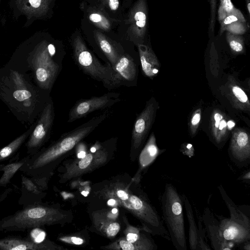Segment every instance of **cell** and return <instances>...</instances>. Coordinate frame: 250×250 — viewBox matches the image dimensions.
I'll use <instances>...</instances> for the list:
<instances>
[{
    "mask_svg": "<svg viewBox=\"0 0 250 250\" xmlns=\"http://www.w3.org/2000/svg\"><path fill=\"white\" fill-rule=\"evenodd\" d=\"M102 192L105 198L114 199L115 205L122 206L134 215L150 234L170 240L162 217L147 195L140 188L133 192L122 184H112L105 188Z\"/></svg>",
    "mask_w": 250,
    "mask_h": 250,
    "instance_id": "1",
    "label": "cell"
},
{
    "mask_svg": "<svg viewBox=\"0 0 250 250\" xmlns=\"http://www.w3.org/2000/svg\"><path fill=\"white\" fill-rule=\"evenodd\" d=\"M162 219L173 246L177 250H187L183 201L176 188L167 183L160 198Z\"/></svg>",
    "mask_w": 250,
    "mask_h": 250,
    "instance_id": "2",
    "label": "cell"
},
{
    "mask_svg": "<svg viewBox=\"0 0 250 250\" xmlns=\"http://www.w3.org/2000/svg\"><path fill=\"white\" fill-rule=\"evenodd\" d=\"M71 44L73 59L79 68L85 74L103 83L109 90L114 89V72L110 63L103 64L86 46L78 31L72 35Z\"/></svg>",
    "mask_w": 250,
    "mask_h": 250,
    "instance_id": "3",
    "label": "cell"
},
{
    "mask_svg": "<svg viewBox=\"0 0 250 250\" xmlns=\"http://www.w3.org/2000/svg\"><path fill=\"white\" fill-rule=\"evenodd\" d=\"M109 114V111L106 110L70 131L63 134L37 159L34 166L35 167L42 166L72 150L83 139L93 132Z\"/></svg>",
    "mask_w": 250,
    "mask_h": 250,
    "instance_id": "4",
    "label": "cell"
},
{
    "mask_svg": "<svg viewBox=\"0 0 250 250\" xmlns=\"http://www.w3.org/2000/svg\"><path fill=\"white\" fill-rule=\"evenodd\" d=\"M64 55L63 48L58 50L55 45L46 41L39 44L35 64L36 78L41 87L45 89L51 88L61 71Z\"/></svg>",
    "mask_w": 250,
    "mask_h": 250,
    "instance_id": "5",
    "label": "cell"
},
{
    "mask_svg": "<svg viewBox=\"0 0 250 250\" xmlns=\"http://www.w3.org/2000/svg\"><path fill=\"white\" fill-rule=\"evenodd\" d=\"M119 24L126 40L136 46L145 43L148 25L146 0H136Z\"/></svg>",
    "mask_w": 250,
    "mask_h": 250,
    "instance_id": "6",
    "label": "cell"
},
{
    "mask_svg": "<svg viewBox=\"0 0 250 250\" xmlns=\"http://www.w3.org/2000/svg\"><path fill=\"white\" fill-rule=\"evenodd\" d=\"M158 104L152 97L136 118L131 134V151L136 155L142 148L153 124Z\"/></svg>",
    "mask_w": 250,
    "mask_h": 250,
    "instance_id": "7",
    "label": "cell"
},
{
    "mask_svg": "<svg viewBox=\"0 0 250 250\" xmlns=\"http://www.w3.org/2000/svg\"><path fill=\"white\" fill-rule=\"evenodd\" d=\"M120 96L119 93L110 92L100 96L81 99L70 109L67 122L72 123L91 112L110 107L121 101Z\"/></svg>",
    "mask_w": 250,
    "mask_h": 250,
    "instance_id": "8",
    "label": "cell"
},
{
    "mask_svg": "<svg viewBox=\"0 0 250 250\" xmlns=\"http://www.w3.org/2000/svg\"><path fill=\"white\" fill-rule=\"evenodd\" d=\"M108 157V152L106 148H97L94 152L88 153L67 167L62 175V180L65 181L91 171L104 165Z\"/></svg>",
    "mask_w": 250,
    "mask_h": 250,
    "instance_id": "9",
    "label": "cell"
},
{
    "mask_svg": "<svg viewBox=\"0 0 250 250\" xmlns=\"http://www.w3.org/2000/svg\"><path fill=\"white\" fill-rule=\"evenodd\" d=\"M229 155L230 160L237 166L244 167L250 163V136L242 128L235 129L232 133Z\"/></svg>",
    "mask_w": 250,
    "mask_h": 250,
    "instance_id": "10",
    "label": "cell"
},
{
    "mask_svg": "<svg viewBox=\"0 0 250 250\" xmlns=\"http://www.w3.org/2000/svg\"><path fill=\"white\" fill-rule=\"evenodd\" d=\"M114 72L113 87L134 86L137 80V69L133 58L125 52L112 67Z\"/></svg>",
    "mask_w": 250,
    "mask_h": 250,
    "instance_id": "11",
    "label": "cell"
},
{
    "mask_svg": "<svg viewBox=\"0 0 250 250\" xmlns=\"http://www.w3.org/2000/svg\"><path fill=\"white\" fill-rule=\"evenodd\" d=\"M216 216L219 220L220 235L225 240L237 245L250 241V227L230 218Z\"/></svg>",
    "mask_w": 250,
    "mask_h": 250,
    "instance_id": "12",
    "label": "cell"
},
{
    "mask_svg": "<svg viewBox=\"0 0 250 250\" xmlns=\"http://www.w3.org/2000/svg\"><path fill=\"white\" fill-rule=\"evenodd\" d=\"M81 8L90 23L103 32H110L121 21L112 18L97 3L88 4L83 1L81 4Z\"/></svg>",
    "mask_w": 250,
    "mask_h": 250,
    "instance_id": "13",
    "label": "cell"
},
{
    "mask_svg": "<svg viewBox=\"0 0 250 250\" xmlns=\"http://www.w3.org/2000/svg\"><path fill=\"white\" fill-rule=\"evenodd\" d=\"M202 217L212 248L215 250H232L235 244L221 236L218 221L208 207L205 208Z\"/></svg>",
    "mask_w": 250,
    "mask_h": 250,
    "instance_id": "14",
    "label": "cell"
},
{
    "mask_svg": "<svg viewBox=\"0 0 250 250\" xmlns=\"http://www.w3.org/2000/svg\"><path fill=\"white\" fill-rule=\"evenodd\" d=\"M93 35L97 46L112 67L125 53L123 47L97 28L93 30Z\"/></svg>",
    "mask_w": 250,
    "mask_h": 250,
    "instance_id": "15",
    "label": "cell"
},
{
    "mask_svg": "<svg viewBox=\"0 0 250 250\" xmlns=\"http://www.w3.org/2000/svg\"><path fill=\"white\" fill-rule=\"evenodd\" d=\"M54 118L53 103L51 101L47 103L42 111L28 142L29 146H36L43 142L51 129Z\"/></svg>",
    "mask_w": 250,
    "mask_h": 250,
    "instance_id": "16",
    "label": "cell"
},
{
    "mask_svg": "<svg viewBox=\"0 0 250 250\" xmlns=\"http://www.w3.org/2000/svg\"><path fill=\"white\" fill-rule=\"evenodd\" d=\"M210 130L214 144L220 148L227 140L229 130L225 115L219 109H214L210 116Z\"/></svg>",
    "mask_w": 250,
    "mask_h": 250,
    "instance_id": "17",
    "label": "cell"
},
{
    "mask_svg": "<svg viewBox=\"0 0 250 250\" xmlns=\"http://www.w3.org/2000/svg\"><path fill=\"white\" fill-rule=\"evenodd\" d=\"M142 71L145 75L152 78L159 72L160 63L152 48L145 43L137 46Z\"/></svg>",
    "mask_w": 250,
    "mask_h": 250,
    "instance_id": "18",
    "label": "cell"
},
{
    "mask_svg": "<svg viewBox=\"0 0 250 250\" xmlns=\"http://www.w3.org/2000/svg\"><path fill=\"white\" fill-rule=\"evenodd\" d=\"M164 151V149H160L157 146L155 135L152 132L140 155L139 169L136 176V182L140 181L141 173L143 170L147 168L158 156Z\"/></svg>",
    "mask_w": 250,
    "mask_h": 250,
    "instance_id": "19",
    "label": "cell"
},
{
    "mask_svg": "<svg viewBox=\"0 0 250 250\" xmlns=\"http://www.w3.org/2000/svg\"><path fill=\"white\" fill-rule=\"evenodd\" d=\"M219 21L220 23L221 34L226 31L242 35L247 32L248 28L247 21L240 10L227 16Z\"/></svg>",
    "mask_w": 250,
    "mask_h": 250,
    "instance_id": "20",
    "label": "cell"
},
{
    "mask_svg": "<svg viewBox=\"0 0 250 250\" xmlns=\"http://www.w3.org/2000/svg\"><path fill=\"white\" fill-rule=\"evenodd\" d=\"M54 0H21V11L36 17L45 16L52 5Z\"/></svg>",
    "mask_w": 250,
    "mask_h": 250,
    "instance_id": "21",
    "label": "cell"
},
{
    "mask_svg": "<svg viewBox=\"0 0 250 250\" xmlns=\"http://www.w3.org/2000/svg\"><path fill=\"white\" fill-rule=\"evenodd\" d=\"M181 197L184 204L188 222L189 247L191 250H197L198 228L195 223L192 207L188 198L184 193H182Z\"/></svg>",
    "mask_w": 250,
    "mask_h": 250,
    "instance_id": "22",
    "label": "cell"
},
{
    "mask_svg": "<svg viewBox=\"0 0 250 250\" xmlns=\"http://www.w3.org/2000/svg\"><path fill=\"white\" fill-rule=\"evenodd\" d=\"M26 215L29 218L33 220L50 222L57 219H61L63 214L54 209L36 207L29 209Z\"/></svg>",
    "mask_w": 250,
    "mask_h": 250,
    "instance_id": "23",
    "label": "cell"
},
{
    "mask_svg": "<svg viewBox=\"0 0 250 250\" xmlns=\"http://www.w3.org/2000/svg\"><path fill=\"white\" fill-rule=\"evenodd\" d=\"M218 188L223 200L229 210L230 218L250 227V220L249 217L244 213L242 210L240 209L239 207L234 204L228 196L221 185L218 187Z\"/></svg>",
    "mask_w": 250,
    "mask_h": 250,
    "instance_id": "24",
    "label": "cell"
},
{
    "mask_svg": "<svg viewBox=\"0 0 250 250\" xmlns=\"http://www.w3.org/2000/svg\"><path fill=\"white\" fill-rule=\"evenodd\" d=\"M113 19L121 21L124 16L119 0H99L97 2Z\"/></svg>",
    "mask_w": 250,
    "mask_h": 250,
    "instance_id": "25",
    "label": "cell"
},
{
    "mask_svg": "<svg viewBox=\"0 0 250 250\" xmlns=\"http://www.w3.org/2000/svg\"><path fill=\"white\" fill-rule=\"evenodd\" d=\"M230 95L238 107L244 110H250V102L244 91L237 84L231 83L229 85Z\"/></svg>",
    "mask_w": 250,
    "mask_h": 250,
    "instance_id": "26",
    "label": "cell"
},
{
    "mask_svg": "<svg viewBox=\"0 0 250 250\" xmlns=\"http://www.w3.org/2000/svg\"><path fill=\"white\" fill-rule=\"evenodd\" d=\"M226 38L232 52L240 53L244 51V40L241 35L226 32Z\"/></svg>",
    "mask_w": 250,
    "mask_h": 250,
    "instance_id": "27",
    "label": "cell"
},
{
    "mask_svg": "<svg viewBox=\"0 0 250 250\" xmlns=\"http://www.w3.org/2000/svg\"><path fill=\"white\" fill-rule=\"evenodd\" d=\"M196 211L198 221L197 250H210L211 248L205 240L206 230L203 226L202 217L199 214L197 210Z\"/></svg>",
    "mask_w": 250,
    "mask_h": 250,
    "instance_id": "28",
    "label": "cell"
},
{
    "mask_svg": "<svg viewBox=\"0 0 250 250\" xmlns=\"http://www.w3.org/2000/svg\"><path fill=\"white\" fill-rule=\"evenodd\" d=\"M102 227L101 229L103 230L104 234L108 237L112 238L115 236L120 229V224L114 221L107 219H102L101 221Z\"/></svg>",
    "mask_w": 250,
    "mask_h": 250,
    "instance_id": "29",
    "label": "cell"
},
{
    "mask_svg": "<svg viewBox=\"0 0 250 250\" xmlns=\"http://www.w3.org/2000/svg\"><path fill=\"white\" fill-rule=\"evenodd\" d=\"M218 10V21H220L227 16L237 12L239 10L234 7L231 0H220Z\"/></svg>",
    "mask_w": 250,
    "mask_h": 250,
    "instance_id": "30",
    "label": "cell"
},
{
    "mask_svg": "<svg viewBox=\"0 0 250 250\" xmlns=\"http://www.w3.org/2000/svg\"><path fill=\"white\" fill-rule=\"evenodd\" d=\"M27 133L22 134L8 146L3 147L0 150V159L9 156L25 140Z\"/></svg>",
    "mask_w": 250,
    "mask_h": 250,
    "instance_id": "31",
    "label": "cell"
},
{
    "mask_svg": "<svg viewBox=\"0 0 250 250\" xmlns=\"http://www.w3.org/2000/svg\"><path fill=\"white\" fill-rule=\"evenodd\" d=\"M201 116V109H197L193 113L189 124L190 135L194 136L197 132Z\"/></svg>",
    "mask_w": 250,
    "mask_h": 250,
    "instance_id": "32",
    "label": "cell"
},
{
    "mask_svg": "<svg viewBox=\"0 0 250 250\" xmlns=\"http://www.w3.org/2000/svg\"><path fill=\"white\" fill-rule=\"evenodd\" d=\"M217 0H210V17L209 22V31L210 33H213L216 18Z\"/></svg>",
    "mask_w": 250,
    "mask_h": 250,
    "instance_id": "33",
    "label": "cell"
},
{
    "mask_svg": "<svg viewBox=\"0 0 250 250\" xmlns=\"http://www.w3.org/2000/svg\"><path fill=\"white\" fill-rule=\"evenodd\" d=\"M13 95L14 98L19 101H22L31 97V93L26 90H16L14 91Z\"/></svg>",
    "mask_w": 250,
    "mask_h": 250,
    "instance_id": "34",
    "label": "cell"
},
{
    "mask_svg": "<svg viewBox=\"0 0 250 250\" xmlns=\"http://www.w3.org/2000/svg\"><path fill=\"white\" fill-rule=\"evenodd\" d=\"M31 235L35 242L40 243L44 240L45 233L40 229H36L32 231Z\"/></svg>",
    "mask_w": 250,
    "mask_h": 250,
    "instance_id": "35",
    "label": "cell"
},
{
    "mask_svg": "<svg viewBox=\"0 0 250 250\" xmlns=\"http://www.w3.org/2000/svg\"><path fill=\"white\" fill-rule=\"evenodd\" d=\"M17 242V241H16ZM16 245H12L11 246L7 247L5 248L6 249L12 250H25L27 249H33L31 245H27L23 242H14Z\"/></svg>",
    "mask_w": 250,
    "mask_h": 250,
    "instance_id": "36",
    "label": "cell"
},
{
    "mask_svg": "<svg viewBox=\"0 0 250 250\" xmlns=\"http://www.w3.org/2000/svg\"><path fill=\"white\" fill-rule=\"evenodd\" d=\"M61 240L66 243L77 245H82L84 242L82 238L77 236L64 237L61 238Z\"/></svg>",
    "mask_w": 250,
    "mask_h": 250,
    "instance_id": "37",
    "label": "cell"
},
{
    "mask_svg": "<svg viewBox=\"0 0 250 250\" xmlns=\"http://www.w3.org/2000/svg\"><path fill=\"white\" fill-rule=\"evenodd\" d=\"M133 0H124L122 7L123 8H127L130 7Z\"/></svg>",
    "mask_w": 250,
    "mask_h": 250,
    "instance_id": "38",
    "label": "cell"
},
{
    "mask_svg": "<svg viewBox=\"0 0 250 250\" xmlns=\"http://www.w3.org/2000/svg\"><path fill=\"white\" fill-rule=\"evenodd\" d=\"M241 180H248L249 182L250 180V171H248L246 173H245L244 174L242 175L241 176Z\"/></svg>",
    "mask_w": 250,
    "mask_h": 250,
    "instance_id": "39",
    "label": "cell"
},
{
    "mask_svg": "<svg viewBox=\"0 0 250 250\" xmlns=\"http://www.w3.org/2000/svg\"><path fill=\"white\" fill-rule=\"evenodd\" d=\"M235 123L231 120L227 122V127L229 131L235 126Z\"/></svg>",
    "mask_w": 250,
    "mask_h": 250,
    "instance_id": "40",
    "label": "cell"
},
{
    "mask_svg": "<svg viewBox=\"0 0 250 250\" xmlns=\"http://www.w3.org/2000/svg\"><path fill=\"white\" fill-rule=\"evenodd\" d=\"M107 203L110 206H114L116 204V201L112 198H109Z\"/></svg>",
    "mask_w": 250,
    "mask_h": 250,
    "instance_id": "41",
    "label": "cell"
},
{
    "mask_svg": "<svg viewBox=\"0 0 250 250\" xmlns=\"http://www.w3.org/2000/svg\"><path fill=\"white\" fill-rule=\"evenodd\" d=\"M86 152L84 151H81L78 153L77 157L79 159L82 158L86 155Z\"/></svg>",
    "mask_w": 250,
    "mask_h": 250,
    "instance_id": "42",
    "label": "cell"
},
{
    "mask_svg": "<svg viewBox=\"0 0 250 250\" xmlns=\"http://www.w3.org/2000/svg\"><path fill=\"white\" fill-rule=\"evenodd\" d=\"M244 249L246 250H250V241H247L245 242V245Z\"/></svg>",
    "mask_w": 250,
    "mask_h": 250,
    "instance_id": "43",
    "label": "cell"
},
{
    "mask_svg": "<svg viewBox=\"0 0 250 250\" xmlns=\"http://www.w3.org/2000/svg\"><path fill=\"white\" fill-rule=\"evenodd\" d=\"M97 148L95 146H93V147H92L91 148H90V151L91 152H95L96 150H97Z\"/></svg>",
    "mask_w": 250,
    "mask_h": 250,
    "instance_id": "44",
    "label": "cell"
},
{
    "mask_svg": "<svg viewBox=\"0 0 250 250\" xmlns=\"http://www.w3.org/2000/svg\"><path fill=\"white\" fill-rule=\"evenodd\" d=\"M82 194L83 195H84V196H86L88 194V192H87V191H82Z\"/></svg>",
    "mask_w": 250,
    "mask_h": 250,
    "instance_id": "45",
    "label": "cell"
},
{
    "mask_svg": "<svg viewBox=\"0 0 250 250\" xmlns=\"http://www.w3.org/2000/svg\"><path fill=\"white\" fill-rule=\"evenodd\" d=\"M111 211L113 213L115 214L117 212L118 210L117 208H114Z\"/></svg>",
    "mask_w": 250,
    "mask_h": 250,
    "instance_id": "46",
    "label": "cell"
}]
</instances>
